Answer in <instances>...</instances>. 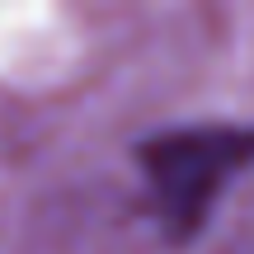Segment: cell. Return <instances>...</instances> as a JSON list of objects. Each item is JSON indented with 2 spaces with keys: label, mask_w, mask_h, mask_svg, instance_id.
I'll list each match as a JSON object with an SVG mask.
<instances>
[{
  "label": "cell",
  "mask_w": 254,
  "mask_h": 254,
  "mask_svg": "<svg viewBox=\"0 0 254 254\" xmlns=\"http://www.w3.org/2000/svg\"><path fill=\"white\" fill-rule=\"evenodd\" d=\"M146 198L160 231L184 245L207 226L217 198L236 174L254 165V127L236 123H189L165 127L136 146Z\"/></svg>",
  "instance_id": "6da1fadb"
}]
</instances>
